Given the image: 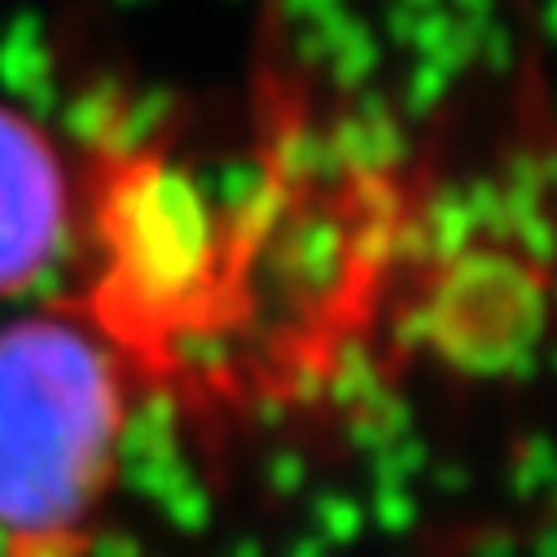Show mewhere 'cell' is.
I'll use <instances>...</instances> for the list:
<instances>
[{
    "mask_svg": "<svg viewBox=\"0 0 557 557\" xmlns=\"http://www.w3.org/2000/svg\"><path fill=\"white\" fill-rule=\"evenodd\" d=\"M119 426V386L92 334L62 317L0 330V527L66 548Z\"/></svg>",
    "mask_w": 557,
    "mask_h": 557,
    "instance_id": "cell-1",
    "label": "cell"
},
{
    "mask_svg": "<svg viewBox=\"0 0 557 557\" xmlns=\"http://www.w3.org/2000/svg\"><path fill=\"white\" fill-rule=\"evenodd\" d=\"M66 228V172L49 136L0 106V295L49 268Z\"/></svg>",
    "mask_w": 557,
    "mask_h": 557,
    "instance_id": "cell-2",
    "label": "cell"
}]
</instances>
